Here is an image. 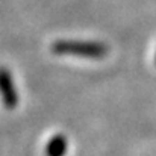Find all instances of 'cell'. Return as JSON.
I'll list each match as a JSON object with an SVG mask.
<instances>
[{
	"mask_svg": "<svg viewBox=\"0 0 156 156\" xmlns=\"http://www.w3.org/2000/svg\"><path fill=\"white\" fill-rule=\"evenodd\" d=\"M52 52L62 56H80L90 59H102L109 53V47L99 41L82 40H58L52 44Z\"/></svg>",
	"mask_w": 156,
	"mask_h": 156,
	"instance_id": "1",
	"label": "cell"
},
{
	"mask_svg": "<svg viewBox=\"0 0 156 156\" xmlns=\"http://www.w3.org/2000/svg\"><path fill=\"white\" fill-rule=\"evenodd\" d=\"M0 100L6 109H15L18 105V91L14 76L6 67H0Z\"/></svg>",
	"mask_w": 156,
	"mask_h": 156,
	"instance_id": "2",
	"label": "cell"
},
{
	"mask_svg": "<svg viewBox=\"0 0 156 156\" xmlns=\"http://www.w3.org/2000/svg\"><path fill=\"white\" fill-rule=\"evenodd\" d=\"M67 152H68V140L62 133H56L50 136L44 146L46 156H65Z\"/></svg>",
	"mask_w": 156,
	"mask_h": 156,
	"instance_id": "3",
	"label": "cell"
},
{
	"mask_svg": "<svg viewBox=\"0 0 156 156\" xmlns=\"http://www.w3.org/2000/svg\"><path fill=\"white\" fill-rule=\"evenodd\" d=\"M155 65H156V53H155Z\"/></svg>",
	"mask_w": 156,
	"mask_h": 156,
	"instance_id": "4",
	"label": "cell"
}]
</instances>
